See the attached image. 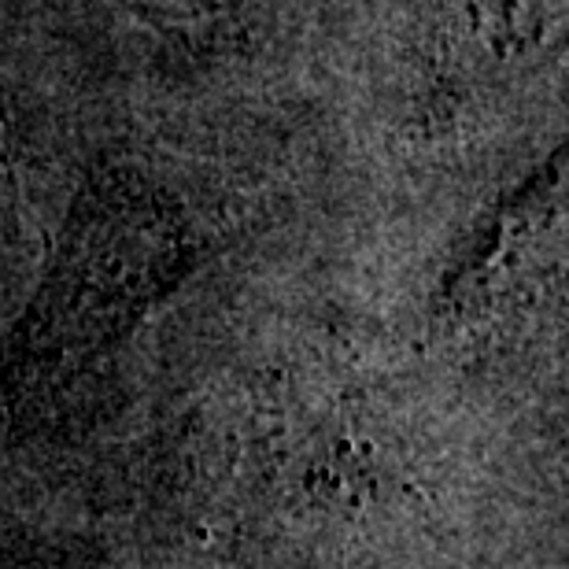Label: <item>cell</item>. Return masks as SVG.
Segmentation results:
<instances>
[{"label":"cell","mask_w":569,"mask_h":569,"mask_svg":"<svg viewBox=\"0 0 569 569\" xmlns=\"http://www.w3.org/2000/svg\"><path fill=\"white\" fill-rule=\"evenodd\" d=\"M562 156L510 197L443 292L440 322L455 337L488 333L551 274L562 248Z\"/></svg>","instance_id":"obj_2"},{"label":"cell","mask_w":569,"mask_h":569,"mask_svg":"<svg viewBox=\"0 0 569 569\" xmlns=\"http://www.w3.org/2000/svg\"><path fill=\"white\" fill-rule=\"evenodd\" d=\"M8 144H11V133H8V116L4 108H0V170L8 163Z\"/></svg>","instance_id":"obj_5"},{"label":"cell","mask_w":569,"mask_h":569,"mask_svg":"<svg viewBox=\"0 0 569 569\" xmlns=\"http://www.w3.org/2000/svg\"><path fill=\"white\" fill-rule=\"evenodd\" d=\"M119 4L192 44H222L241 30L248 0H119Z\"/></svg>","instance_id":"obj_4"},{"label":"cell","mask_w":569,"mask_h":569,"mask_svg":"<svg viewBox=\"0 0 569 569\" xmlns=\"http://www.w3.org/2000/svg\"><path fill=\"white\" fill-rule=\"evenodd\" d=\"M200 256L163 189L104 170L78 192L52 263L0 345V411L44 403L104 359Z\"/></svg>","instance_id":"obj_1"},{"label":"cell","mask_w":569,"mask_h":569,"mask_svg":"<svg viewBox=\"0 0 569 569\" xmlns=\"http://www.w3.org/2000/svg\"><path fill=\"white\" fill-rule=\"evenodd\" d=\"M562 30V0H443L426 41L432 108H459L526 71Z\"/></svg>","instance_id":"obj_3"}]
</instances>
